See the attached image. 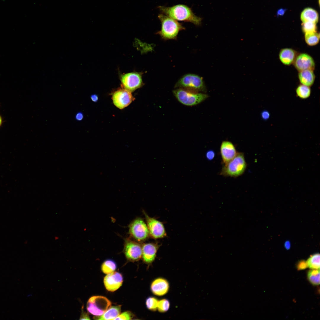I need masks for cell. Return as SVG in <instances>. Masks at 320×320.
<instances>
[{
    "mask_svg": "<svg viewBox=\"0 0 320 320\" xmlns=\"http://www.w3.org/2000/svg\"><path fill=\"white\" fill-rule=\"evenodd\" d=\"M307 276L308 280L312 284L314 285L319 284V269H311L308 272Z\"/></svg>",
    "mask_w": 320,
    "mask_h": 320,
    "instance_id": "7402d4cb",
    "label": "cell"
},
{
    "mask_svg": "<svg viewBox=\"0 0 320 320\" xmlns=\"http://www.w3.org/2000/svg\"><path fill=\"white\" fill-rule=\"evenodd\" d=\"M298 78L302 84L310 87L314 83L315 76L313 71L307 70L299 71Z\"/></svg>",
    "mask_w": 320,
    "mask_h": 320,
    "instance_id": "ac0fdd59",
    "label": "cell"
},
{
    "mask_svg": "<svg viewBox=\"0 0 320 320\" xmlns=\"http://www.w3.org/2000/svg\"><path fill=\"white\" fill-rule=\"evenodd\" d=\"M215 155V153L213 151L209 150L206 153V157L208 160H211L214 159Z\"/></svg>",
    "mask_w": 320,
    "mask_h": 320,
    "instance_id": "1f68e13d",
    "label": "cell"
},
{
    "mask_svg": "<svg viewBox=\"0 0 320 320\" xmlns=\"http://www.w3.org/2000/svg\"><path fill=\"white\" fill-rule=\"evenodd\" d=\"M173 94L178 100L187 106H193L200 103L208 97V95L202 93L191 92L190 91L179 88L173 91Z\"/></svg>",
    "mask_w": 320,
    "mask_h": 320,
    "instance_id": "277c9868",
    "label": "cell"
},
{
    "mask_svg": "<svg viewBox=\"0 0 320 320\" xmlns=\"http://www.w3.org/2000/svg\"><path fill=\"white\" fill-rule=\"evenodd\" d=\"M90 98L92 101L94 102H97L98 100V96L96 95H92Z\"/></svg>",
    "mask_w": 320,
    "mask_h": 320,
    "instance_id": "d590c367",
    "label": "cell"
},
{
    "mask_svg": "<svg viewBox=\"0 0 320 320\" xmlns=\"http://www.w3.org/2000/svg\"><path fill=\"white\" fill-rule=\"evenodd\" d=\"M121 305L110 307L103 314L96 316L94 319L98 320H114L120 313Z\"/></svg>",
    "mask_w": 320,
    "mask_h": 320,
    "instance_id": "d6986e66",
    "label": "cell"
},
{
    "mask_svg": "<svg viewBox=\"0 0 320 320\" xmlns=\"http://www.w3.org/2000/svg\"><path fill=\"white\" fill-rule=\"evenodd\" d=\"M286 10L284 9H281L278 10L277 14L278 16L283 15L284 14Z\"/></svg>",
    "mask_w": 320,
    "mask_h": 320,
    "instance_id": "e575fe53",
    "label": "cell"
},
{
    "mask_svg": "<svg viewBox=\"0 0 320 320\" xmlns=\"http://www.w3.org/2000/svg\"><path fill=\"white\" fill-rule=\"evenodd\" d=\"M305 39L306 43L309 45L317 44L320 39L319 33L316 32L305 33Z\"/></svg>",
    "mask_w": 320,
    "mask_h": 320,
    "instance_id": "603a6c76",
    "label": "cell"
},
{
    "mask_svg": "<svg viewBox=\"0 0 320 320\" xmlns=\"http://www.w3.org/2000/svg\"><path fill=\"white\" fill-rule=\"evenodd\" d=\"M149 234L152 238L159 239L166 236V233L164 225L161 222L149 217L144 212Z\"/></svg>",
    "mask_w": 320,
    "mask_h": 320,
    "instance_id": "30bf717a",
    "label": "cell"
},
{
    "mask_svg": "<svg viewBox=\"0 0 320 320\" xmlns=\"http://www.w3.org/2000/svg\"><path fill=\"white\" fill-rule=\"evenodd\" d=\"M220 153L223 162L224 164L232 159L237 153L233 143L226 140L223 141L221 144Z\"/></svg>",
    "mask_w": 320,
    "mask_h": 320,
    "instance_id": "5bb4252c",
    "label": "cell"
},
{
    "mask_svg": "<svg viewBox=\"0 0 320 320\" xmlns=\"http://www.w3.org/2000/svg\"><path fill=\"white\" fill-rule=\"evenodd\" d=\"M169 306V300L166 299H162L158 301L157 309L159 312L164 313L168 310Z\"/></svg>",
    "mask_w": 320,
    "mask_h": 320,
    "instance_id": "4316f807",
    "label": "cell"
},
{
    "mask_svg": "<svg viewBox=\"0 0 320 320\" xmlns=\"http://www.w3.org/2000/svg\"><path fill=\"white\" fill-rule=\"evenodd\" d=\"M169 285L168 281L165 279L159 278L155 279L152 283L151 289L155 295L162 296L166 294L168 291Z\"/></svg>",
    "mask_w": 320,
    "mask_h": 320,
    "instance_id": "2e32d148",
    "label": "cell"
},
{
    "mask_svg": "<svg viewBox=\"0 0 320 320\" xmlns=\"http://www.w3.org/2000/svg\"><path fill=\"white\" fill-rule=\"evenodd\" d=\"M261 117L264 120H266L268 119L270 116L269 112L266 110L263 111L261 113Z\"/></svg>",
    "mask_w": 320,
    "mask_h": 320,
    "instance_id": "4dcf8cb0",
    "label": "cell"
},
{
    "mask_svg": "<svg viewBox=\"0 0 320 320\" xmlns=\"http://www.w3.org/2000/svg\"><path fill=\"white\" fill-rule=\"evenodd\" d=\"M296 267L298 270H300L307 268L308 267V265L306 261L301 260L297 264Z\"/></svg>",
    "mask_w": 320,
    "mask_h": 320,
    "instance_id": "f546056e",
    "label": "cell"
},
{
    "mask_svg": "<svg viewBox=\"0 0 320 320\" xmlns=\"http://www.w3.org/2000/svg\"><path fill=\"white\" fill-rule=\"evenodd\" d=\"M158 300L154 297H149L148 298L146 301V304L147 308L152 311H155L157 309Z\"/></svg>",
    "mask_w": 320,
    "mask_h": 320,
    "instance_id": "83f0119b",
    "label": "cell"
},
{
    "mask_svg": "<svg viewBox=\"0 0 320 320\" xmlns=\"http://www.w3.org/2000/svg\"><path fill=\"white\" fill-rule=\"evenodd\" d=\"M247 167L244 154L238 152L232 159L224 164L220 175L225 176L237 177L244 173Z\"/></svg>",
    "mask_w": 320,
    "mask_h": 320,
    "instance_id": "3957f363",
    "label": "cell"
},
{
    "mask_svg": "<svg viewBox=\"0 0 320 320\" xmlns=\"http://www.w3.org/2000/svg\"><path fill=\"white\" fill-rule=\"evenodd\" d=\"M285 246L287 249H288L290 247V244L288 241L286 242L285 244Z\"/></svg>",
    "mask_w": 320,
    "mask_h": 320,
    "instance_id": "8d00e7d4",
    "label": "cell"
},
{
    "mask_svg": "<svg viewBox=\"0 0 320 320\" xmlns=\"http://www.w3.org/2000/svg\"><path fill=\"white\" fill-rule=\"evenodd\" d=\"M116 265L113 261L108 260L105 261L101 266V270L105 274H108L113 272L116 269Z\"/></svg>",
    "mask_w": 320,
    "mask_h": 320,
    "instance_id": "d4e9b609",
    "label": "cell"
},
{
    "mask_svg": "<svg viewBox=\"0 0 320 320\" xmlns=\"http://www.w3.org/2000/svg\"><path fill=\"white\" fill-rule=\"evenodd\" d=\"M111 304V301L105 297L93 296L88 300L87 308L91 314L95 316H100L110 307Z\"/></svg>",
    "mask_w": 320,
    "mask_h": 320,
    "instance_id": "8992f818",
    "label": "cell"
},
{
    "mask_svg": "<svg viewBox=\"0 0 320 320\" xmlns=\"http://www.w3.org/2000/svg\"><path fill=\"white\" fill-rule=\"evenodd\" d=\"M133 317V314L130 312L127 311L120 314L114 320H130Z\"/></svg>",
    "mask_w": 320,
    "mask_h": 320,
    "instance_id": "f1b7e54d",
    "label": "cell"
},
{
    "mask_svg": "<svg viewBox=\"0 0 320 320\" xmlns=\"http://www.w3.org/2000/svg\"><path fill=\"white\" fill-rule=\"evenodd\" d=\"M296 58V52L292 49H283L280 51L279 54L280 61L285 65H289L292 64L294 62Z\"/></svg>",
    "mask_w": 320,
    "mask_h": 320,
    "instance_id": "e0dca14e",
    "label": "cell"
},
{
    "mask_svg": "<svg viewBox=\"0 0 320 320\" xmlns=\"http://www.w3.org/2000/svg\"><path fill=\"white\" fill-rule=\"evenodd\" d=\"M129 231L132 236L138 241L145 239L149 234L147 225L140 218L135 219L131 224Z\"/></svg>",
    "mask_w": 320,
    "mask_h": 320,
    "instance_id": "9c48e42d",
    "label": "cell"
},
{
    "mask_svg": "<svg viewBox=\"0 0 320 320\" xmlns=\"http://www.w3.org/2000/svg\"><path fill=\"white\" fill-rule=\"evenodd\" d=\"M295 91L297 96L302 99L308 98L310 97L311 93V90L310 87L302 84L297 87Z\"/></svg>",
    "mask_w": 320,
    "mask_h": 320,
    "instance_id": "44dd1931",
    "label": "cell"
},
{
    "mask_svg": "<svg viewBox=\"0 0 320 320\" xmlns=\"http://www.w3.org/2000/svg\"><path fill=\"white\" fill-rule=\"evenodd\" d=\"M112 99L114 105L120 109L127 106L135 99L131 92L123 88L114 92Z\"/></svg>",
    "mask_w": 320,
    "mask_h": 320,
    "instance_id": "ba28073f",
    "label": "cell"
},
{
    "mask_svg": "<svg viewBox=\"0 0 320 320\" xmlns=\"http://www.w3.org/2000/svg\"><path fill=\"white\" fill-rule=\"evenodd\" d=\"M123 278L121 274L117 272L108 274L104 279V283L106 289L108 291L114 292L122 285Z\"/></svg>",
    "mask_w": 320,
    "mask_h": 320,
    "instance_id": "7c38bea8",
    "label": "cell"
},
{
    "mask_svg": "<svg viewBox=\"0 0 320 320\" xmlns=\"http://www.w3.org/2000/svg\"><path fill=\"white\" fill-rule=\"evenodd\" d=\"M158 17L161 27V30L157 33L164 40L175 39L179 31L185 29L177 20L163 14H159Z\"/></svg>",
    "mask_w": 320,
    "mask_h": 320,
    "instance_id": "7a4b0ae2",
    "label": "cell"
},
{
    "mask_svg": "<svg viewBox=\"0 0 320 320\" xmlns=\"http://www.w3.org/2000/svg\"><path fill=\"white\" fill-rule=\"evenodd\" d=\"M161 13L176 20L189 22L196 25L201 24L202 18L196 16L191 8L183 4L171 7L159 6Z\"/></svg>",
    "mask_w": 320,
    "mask_h": 320,
    "instance_id": "6da1fadb",
    "label": "cell"
},
{
    "mask_svg": "<svg viewBox=\"0 0 320 320\" xmlns=\"http://www.w3.org/2000/svg\"><path fill=\"white\" fill-rule=\"evenodd\" d=\"M156 244L148 243L144 244L142 247V256L144 261L148 264L154 260L158 249Z\"/></svg>",
    "mask_w": 320,
    "mask_h": 320,
    "instance_id": "9a60e30c",
    "label": "cell"
},
{
    "mask_svg": "<svg viewBox=\"0 0 320 320\" xmlns=\"http://www.w3.org/2000/svg\"><path fill=\"white\" fill-rule=\"evenodd\" d=\"M301 19L303 22H311L316 23H317L319 16L317 12L310 8L305 9L301 15Z\"/></svg>",
    "mask_w": 320,
    "mask_h": 320,
    "instance_id": "ffe728a7",
    "label": "cell"
},
{
    "mask_svg": "<svg viewBox=\"0 0 320 320\" xmlns=\"http://www.w3.org/2000/svg\"><path fill=\"white\" fill-rule=\"evenodd\" d=\"M302 29L305 33L316 31V23L311 22H303L302 25Z\"/></svg>",
    "mask_w": 320,
    "mask_h": 320,
    "instance_id": "484cf974",
    "label": "cell"
},
{
    "mask_svg": "<svg viewBox=\"0 0 320 320\" xmlns=\"http://www.w3.org/2000/svg\"><path fill=\"white\" fill-rule=\"evenodd\" d=\"M2 119L1 116L0 115V127L1 126L2 123Z\"/></svg>",
    "mask_w": 320,
    "mask_h": 320,
    "instance_id": "74e56055",
    "label": "cell"
},
{
    "mask_svg": "<svg viewBox=\"0 0 320 320\" xmlns=\"http://www.w3.org/2000/svg\"><path fill=\"white\" fill-rule=\"evenodd\" d=\"M294 65L299 71L310 70L313 71L315 66L312 57L306 53H301L297 56L294 62Z\"/></svg>",
    "mask_w": 320,
    "mask_h": 320,
    "instance_id": "4fadbf2b",
    "label": "cell"
},
{
    "mask_svg": "<svg viewBox=\"0 0 320 320\" xmlns=\"http://www.w3.org/2000/svg\"><path fill=\"white\" fill-rule=\"evenodd\" d=\"M308 267L311 269H319L320 255L314 254L311 255L306 261Z\"/></svg>",
    "mask_w": 320,
    "mask_h": 320,
    "instance_id": "cb8c5ba5",
    "label": "cell"
},
{
    "mask_svg": "<svg viewBox=\"0 0 320 320\" xmlns=\"http://www.w3.org/2000/svg\"><path fill=\"white\" fill-rule=\"evenodd\" d=\"M80 319L88 320L90 319L87 313L83 311L81 314Z\"/></svg>",
    "mask_w": 320,
    "mask_h": 320,
    "instance_id": "836d02e7",
    "label": "cell"
},
{
    "mask_svg": "<svg viewBox=\"0 0 320 320\" xmlns=\"http://www.w3.org/2000/svg\"><path fill=\"white\" fill-rule=\"evenodd\" d=\"M121 81L123 88L132 92L141 87L143 85L141 74L137 72H131L123 75Z\"/></svg>",
    "mask_w": 320,
    "mask_h": 320,
    "instance_id": "52a82bcc",
    "label": "cell"
},
{
    "mask_svg": "<svg viewBox=\"0 0 320 320\" xmlns=\"http://www.w3.org/2000/svg\"><path fill=\"white\" fill-rule=\"evenodd\" d=\"M124 252L129 260L137 261L142 256V247L139 244L128 240L125 242Z\"/></svg>",
    "mask_w": 320,
    "mask_h": 320,
    "instance_id": "8fae6325",
    "label": "cell"
},
{
    "mask_svg": "<svg viewBox=\"0 0 320 320\" xmlns=\"http://www.w3.org/2000/svg\"><path fill=\"white\" fill-rule=\"evenodd\" d=\"M75 117L76 120L78 121H81L83 119V114L81 112H78L76 114Z\"/></svg>",
    "mask_w": 320,
    "mask_h": 320,
    "instance_id": "d6a6232c",
    "label": "cell"
},
{
    "mask_svg": "<svg viewBox=\"0 0 320 320\" xmlns=\"http://www.w3.org/2000/svg\"><path fill=\"white\" fill-rule=\"evenodd\" d=\"M176 88L183 89L188 90L204 91L205 85L202 79L193 74H187L181 77L175 85Z\"/></svg>",
    "mask_w": 320,
    "mask_h": 320,
    "instance_id": "5b68a950",
    "label": "cell"
}]
</instances>
